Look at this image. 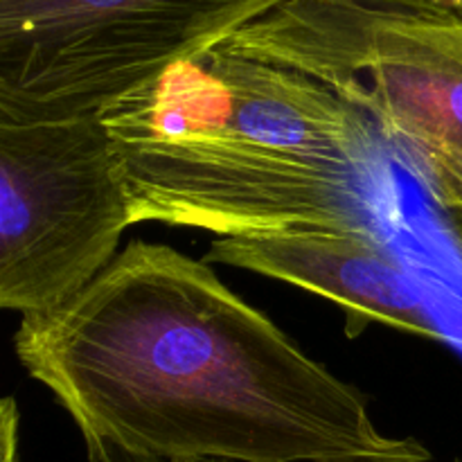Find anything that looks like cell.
<instances>
[{
    "mask_svg": "<svg viewBox=\"0 0 462 462\" xmlns=\"http://www.w3.org/2000/svg\"><path fill=\"white\" fill-rule=\"evenodd\" d=\"M131 221L217 237L400 219L388 143L311 77L224 45L99 111Z\"/></svg>",
    "mask_w": 462,
    "mask_h": 462,
    "instance_id": "obj_2",
    "label": "cell"
},
{
    "mask_svg": "<svg viewBox=\"0 0 462 462\" xmlns=\"http://www.w3.org/2000/svg\"><path fill=\"white\" fill-rule=\"evenodd\" d=\"M88 449V462H176V460H161V458H144V456L126 454V451L116 449L104 442H86ZM194 462H226V460H194Z\"/></svg>",
    "mask_w": 462,
    "mask_h": 462,
    "instance_id": "obj_8",
    "label": "cell"
},
{
    "mask_svg": "<svg viewBox=\"0 0 462 462\" xmlns=\"http://www.w3.org/2000/svg\"><path fill=\"white\" fill-rule=\"evenodd\" d=\"M129 197L99 113L0 116V307L34 316L66 305L117 255Z\"/></svg>",
    "mask_w": 462,
    "mask_h": 462,
    "instance_id": "obj_5",
    "label": "cell"
},
{
    "mask_svg": "<svg viewBox=\"0 0 462 462\" xmlns=\"http://www.w3.org/2000/svg\"><path fill=\"white\" fill-rule=\"evenodd\" d=\"M203 262L251 271L325 298L346 314L350 338L370 325L440 338L418 282L393 255L386 239L373 235L289 230L217 237Z\"/></svg>",
    "mask_w": 462,
    "mask_h": 462,
    "instance_id": "obj_6",
    "label": "cell"
},
{
    "mask_svg": "<svg viewBox=\"0 0 462 462\" xmlns=\"http://www.w3.org/2000/svg\"><path fill=\"white\" fill-rule=\"evenodd\" d=\"M460 462H462V460H460Z\"/></svg>",
    "mask_w": 462,
    "mask_h": 462,
    "instance_id": "obj_10",
    "label": "cell"
},
{
    "mask_svg": "<svg viewBox=\"0 0 462 462\" xmlns=\"http://www.w3.org/2000/svg\"><path fill=\"white\" fill-rule=\"evenodd\" d=\"M442 215H445L447 228H449L451 237H454L456 246H458V253L462 255V206L445 210Z\"/></svg>",
    "mask_w": 462,
    "mask_h": 462,
    "instance_id": "obj_9",
    "label": "cell"
},
{
    "mask_svg": "<svg viewBox=\"0 0 462 462\" xmlns=\"http://www.w3.org/2000/svg\"><path fill=\"white\" fill-rule=\"evenodd\" d=\"M289 0H0V116L99 113Z\"/></svg>",
    "mask_w": 462,
    "mask_h": 462,
    "instance_id": "obj_4",
    "label": "cell"
},
{
    "mask_svg": "<svg viewBox=\"0 0 462 462\" xmlns=\"http://www.w3.org/2000/svg\"><path fill=\"white\" fill-rule=\"evenodd\" d=\"M323 3L388 14V16L424 18V21L462 25V0H323Z\"/></svg>",
    "mask_w": 462,
    "mask_h": 462,
    "instance_id": "obj_7",
    "label": "cell"
},
{
    "mask_svg": "<svg viewBox=\"0 0 462 462\" xmlns=\"http://www.w3.org/2000/svg\"><path fill=\"white\" fill-rule=\"evenodd\" d=\"M18 361L84 436L176 462H429L374 424L356 386L311 359L210 264L131 242L75 298L23 316Z\"/></svg>",
    "mask_w": 462,
    "mask_h": 462,
    "instance_id": "obj_1",
    "label": "cell"
},
{
    "mask_svg": "<svg viewBox=\"0 0 462 462\" xmlns=\"http://www.w3.org/2000/svg\"><path fill=\"white\" fill-rule=\"evenodd\" d=\"M364 113L442 212L462 206V25L289 0L224 43Z\"/></svg>",
    "mask_w": 462,
    "mask_h": 462,
    "instance_id": "obj_3",
    "label": "cell"
}]
</instances>
